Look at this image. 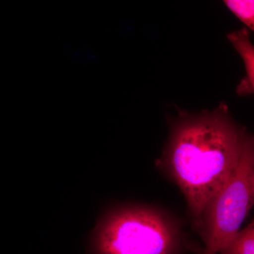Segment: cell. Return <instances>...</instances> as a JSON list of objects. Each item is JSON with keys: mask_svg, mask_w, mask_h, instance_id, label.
<instances>
[{"mask_svg": "<svg viewBox=\"0 0 254 254\" xmlns=\"http://www.w3.org/2000/svg\"><path fill=\"white\" fill-rule=\"evenodd\" d=\"M253 136L237 125L225 105L182 115L170 127L158 166L180 188L195 230L205 207L236 168Z\"/></svg>", "mask_w": 254, "mask_h": 254, "instance_id": "cell-1", "label": "cell"}, {"mask_svg": "<svg viewBox=\"0 0 254 254\" xmlns=\"http://www.w3.org/2000/svg\"><path fill=\"white\" fill-rule=\"evenodd\" d=\"M201 250L187 242L178 219L166 210L138 203H119L98 219L89 254H182Z\"/></svg>", "mask_w": 254, "mask_h": 254, "instance_id": "cell-2", "label": "cell"}, {"mask_svg": "<svg viewBox=\"0 0 254 254\" xmlns=\"http://www.w3.org/2000/svg\"><path fill=\"white\" fill-rule=\"evenodd\" d=\"M254 139L240 162L202 213L198 232L204 244L201 254H218L240 231L254 205Z\"/></svg>", "mask_w": 254, "mask_h": 254, "instance_id": "cell-3", "label": "cell"}, {"mask_svg": "<svg viewBox=\"0 0 254 254\" xmlns=\"http://www.w3.org/2000/svg\"><path fill=\"white\" fill-rule=\"evenodd\" d=\"M228 39L239 52L245 63L247 76L237 86V93L240 95L252 94L254 85V47L250 41L247 29L233 32L228 35Z\"/></svg>", "mask_w": 254, "mask_h": 254, "instance_id": "cell-4", "label": "cell"}, {"mask_svg": "<svg viewBox=\"0 0 254 254\" xmlns=\"http://www.w3.org/2000/svg\"><path fill=\"white\" fill-rule=\"evenodd\" d=\"M218 254H254V220L240 230Z\"/></svg>", "mask_w": 254, "mask_h": 254, "instance_id": "cell-5", "label": "cell"}, {"mask_svg": "<svg viewBox=\"0 0 254 254\" xmlns=\"http://www.w3.org/2000/svg\"><path fill=\"white\" fill-rule=\"evenodd\" d=\"M227 7L236 15L247 27L254 31V1L227 0L224 1Z\"/></svg>", "mask_w": 254, "mask_h": 254, "instance_id": "cell-6", "label": "cell"}]
</instances>
